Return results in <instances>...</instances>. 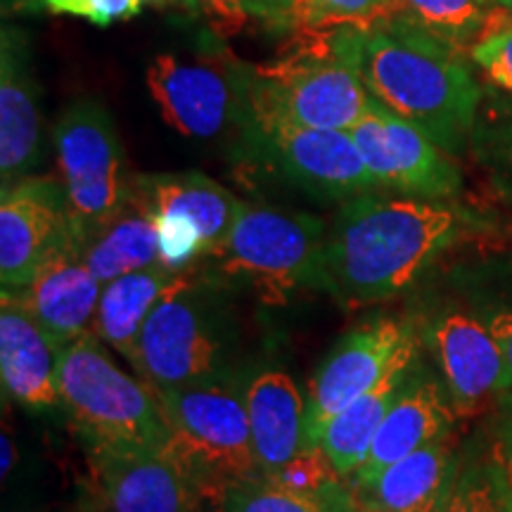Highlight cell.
Returning a JSON list of instances; mask_svg holds the SVG:
<instances>
[{"label":"cell","mask_w":512,"mask_h":512,"mask_svg":"<svg viewBox=\"0 0 512 512\" xmlns=\"http://www.w3.org/2000/svg\"><path fill=\"white\" fill-rule=\"evenodd\" d=\"M456 418L444 380H437L418 363L401 396L384 415L380 430L370 444L366 463L349 479L351 486L356 489L368 486L389 465L448 437Z\"/></svg>","instance_id":"cell-18"},{"label":"cell","mask_w":512,"mask_h":512,"mask_svg":"<svg viewBox=\"0 0 512 512\" xmlns=\"http://www.w3.org/2000/svg\"><path fill=\"white\" fill-rule=\"evenodd\" d=\"M228 283L202 264L166 287L138 339L136 373L155 389L242 380L245 337Z\"/></svg>","instance_id":"cell-3"},{"label":"cell","mask_w":512,"mask_h":512,"mask_svg":"<svg viewBox=\"0 0 512 512\" xmlns=\"http://www.w3.org/2000/svg\"><path fill=\"white\" fill-rule=\"evenodd\" d=\"M79 247L86 266L102 285L159 264L155 221L133 200L119 216L79 240Z\"/></svg>","instance_id":"cell-25"},{"label":"cell","mask_w":512,"mask_h":512,"mask_svg":"<svg viewBox=\"0 0 512 512\" xmlns=\"http://www.w3.org/2000/svg\"><path fill=\"white\" fill-rule=\"evenodd\" d=\"M176 275L178 273H171L169 268L157 264L121 275L102 287L93 332L105 347L124 356L133 370L138 366V339L143 325Z\"/></svg>","instance_id":"cell-24"},{"label":"cell","mask_w":512,"mask_h":512,"mask_svg":"<svg viewBox=\"0 0 512 512\" xmlns=\"http://www.w3.org/2000/svg\"><path fill=\"white\" fill-rule=\"evenodd\" d=\"M482 226L472 211L451 200L358 195L344 202L328 228V294L347 309L399 297Z\"/></svg>","instance_id":"cell-1"},{"label":"cell","mask_w":512,"mask_h":512,"mask_svg":"<svg viewBox=\"0 0 512 512\" xmlns=\"http://www.w3.org/2000/svg\"><path fill=\"white\" fill-rule=\"evenodd\" d=\"M420 342L422 337L408 344L401 351L389 373L375 384L370 392L356 399L351 406L344 408L335 420L330 422L328 430L323 432L320 446L328 453L332 465L344 479H351L366 463V456L373 444L377 430H380L384 415L399 399L403 387L411 380L415 366L420 363Z\"/></svg>","instance_id":"cell-23"},{"label":"cell","mask_w":512,"mask_h":512,"mask_svg":"<svg viewBox=\"0 0 512 512\" xmlns=\"http://www.w3.org/2000/svg\"><path fill=\"white\" fill-rule=\"evenodd\" d=\"M74 235L64 185L29 176L0 195V283L5 294L27 290L43 261Z\"/></svg>","instance_id":"cell-15"},{"label":"cell","mask_w":512,"mask_h":512,"mask_svg":"<svg viewBox=\"0 0 512 512\" xmlns=\"http://www.w3.org/2000/svg\"><path fill=\"white\" fill-rule=\"evenodd\" d=\"M484 460L512 508V392L494 408V425Z\"/></svg>","instance_id":"cell-34"},{"label":"cell","mask_w":512,"mask_h":512,"mask_svg":"<svg viewBox=\"0 0 512 512\" xmlns=\"http://www.w3.org/2000/svg\"><path fill=\"white\" fill-rule=\"evenodd\" d=\"M486 3H489V5H498V8L508 10L510 15H512V0H486Z\"/></svg>","instance_id":"cell-39"},{"label":"cell","mask_w":512,"mask_h":512,"mask_svg":"<svg viewBox=\"0 0 512 512\" xmlns=\"http://www.w3.org/2000/svg\"><path fill=\"white\" fill-rule=\"evenodd\" d=\"M41 3L50 15L79 17L95 27L128 22L143 10V0H41Z\"/></svg>","instance_id":"cell-35"},{"label":"cell","mask_w":512,"mask_h":512,"mask_svg":"<svg viewBox=\"0 0 512 512\" xmlns=\"http://www.w3.org/2000/svg\"><path fill=\"white\" fill-rule=\"evenodd\" d=\"M102 285L83 261L79 240L72 235L43 261L27 290L17 292L38 323L62 347L93 330Z\"/></svg>","instance_id":"cell-20"},{"label":"cell","mask_w":512,"mask_h":512,"mask_svg":"<svg viewBox=\"0 0 512 512\" xmlns=\"http://www.w3.org/2000/svg\"><path fill=\"white\" fill-rule=\"evenodd\" d=\"M62 344L43 328L17 294L0 304V377L3 392L19 406L46 411L60 399Z\"/></svg>","instance_id":"cell-19"},{"label":"cell","mask_w":512,"mask_h":512,"mask_svg":"<svg viewBox=\"0 0 512 512\" xmlns=\"http://www.w3.org/2000/svg\"><path fill=\"white\" fill-rule=\"evenodd\" d=\"M430 347L458 418H475L496 408L512 392L505 354L479 311L441 309L425 325Z\"/></svg>","instance_id":"cell-14"},{"label":"cell","mask_w":512,"mask_h":512,"mask_svg":"<svg viewBox=\"0 0 512 512\" xmlns=\"http://www.w3.org/2000/svg\"><path fill=\"white\" fill-rule=\"evenodd\" d=\"M15 446H12V439L8 434H3V477H8V472L15 465Z\"/></svg>","instance_id":"cell-38"},{"label":"cell","mask_w":512,"mask_h":512,"mask_svg":"<svg viewBox=\"0 0 512 512\" xmlns=\"http://www.w3.org/2000/svg\"><path fill=\"white\" fill-rule=\"evenodd\" d=\"M268 479H273V482L283 484L292 491H299V494L318 498H332L351 486L349 479L339 475L337 467L332 465L330 456L323 451L320 444L302 448L278 472L268 475Z\"/></svg>","instance_id":"cell-29"},{"label":"cell","mask_w":512,"mask_h":512,"mask_svg":"<svg viewBox=\"0 0 512 512\" xmlns=\"http://www.w3.org/2000/svg\"><path fill=\"white\" fill-rule=\"evenodd\" d=\"M223 512H358L354 489L332 498L306 496L268 477L228 484L221 491Z\"/></svg>","instance_id":"cell-26"},{"label":"cell","mask_w":512,"mask_h":512,"mask_svg":"<svg viewBox=\"0 0 512 512\" xmlns=\"http://www.w3.org/2000/svg\"><path fill=\"white\" fill-rule=\"evenodd\" d=\"M219 34H233L249 22L273 29L297 27V0H202Z\"/></svg>","instance_id":"cell-30"},{"label":"cell","mask_w":512,"mask_h":512,"mask_svg":"<svg viewBox=\"0 0 512 512\" xmlns=\"http://www.w3.org/2000/svg\"><path fill=\"white\" fill-rule=\"evenodd\" d=\"M309 41L264 67H249L247 121L278 119L323 131H351L370 95L332 41V29H304ZM245 121V124H247Z\"/></svg>","instance_id":"cell-6"},{"label":"cell","mask_w":512,"mask_h":512,"mask_svg":"<svg viewBox=\"0 0 512 512\" xmlns=\"http://www.w3.org/2000/svg\"><path fill=\"white\" fill-rule=\"evenodd\" d=\"M332 41L366 91L439 150L460 155L472 145L484 88L463 50L401 15L368 27H335Z\"/></svg>","instance_id":"cell-2"},{"label":"cell","mask_w":512,"mask_h":512,"mask_svg":"<svg viewBox=\"0 0 512 512\" xmlns=\"http://www.w3.org/2000/svg\"><path fill=\"white\" fill-rule=\"evenodd\" d=\"M171 432L169 453L202 489L259 479L242 380L155 389Z\"/></svg>","instance_id":"cell-7"},{"label":"cell","mask_w":512,"mask_h":512,"mask_svg":"<svg viewBox=\"0 0 512 512\" xmlns=\"http://www.w3.org/2000/svg\"><path fill=\"white\" fill-rule=\"evenodd\" d=\"M482 313L491 332H494L498 344H501L505 361H508L510 373H512V304L510 302H494L489 306H479L477 309Z\"/></svg>","instance_id":"cell-36"},{"label":"cell","mask_w":512,"mask_h":512,"mask_svg":"<svg viewBox=\"0 0 512 512\" xmlns=\"http://www.w3.org/2000/svg\"><path fill=\"white\" fill-rule=\"evenodd\" d=\"M396 8V15L458 50L472 48L489 24L486 0H396Z\"/></svg>","instance_id":"cell-27"},{"label":"cell","mask_w":512,"mask_h":512,"mask_svg":"<svg viewBox=\"0 0 512 512\" xmlns=\"http://www.w3.org/2000/svg\"><path fill=\"white\" fill-rule=\"evenodd\" d=\"M460 463L453 434L389 465L368 486H351L358 512H439L444 508Z\"/></svg>","instance_id":"cell-21"},{"label":"cell","mask_w":512,"mask_h":512,"mask_svg":"<svg viewBox=\"0 0 512 512\" xmlns=\"http://www.w3.org/2000/svg\"><path fill=\"white\" fill-rule=\"evenodd\" d=\"M147 88L166 124L185 138L221 136L230 124L245 126L249 69L230 57L162 53L147 64Z\"/></svg>","instance_id":"cell-11"},{"label":"cell","mask_w":512,"mask_h":512,"mask_svg":"<svg viewBox=\"0 0 512 512\" xmlns=\"http://www.w3.org/2000/svg\"><path fill=\"white\" fill-rule=\"evenodd\" d=\"M325 223L302 211L247 204L221 247L202 266L230 287H247L268 306L299 292H328Z\"/></svg>","instance_id":"cell-4"},{"label":"cell","mask_w":512,"mask_h":512,"mask_svg":"<svg viewBox=\"0 0 512 512\" xmlns=\"http://www.w3.org/2000/svg\"><path fill=\"white\" fill-rule=\"evenodd\" d=\"M420 337L411 318L375 316L351 328L323 358L306 396V446H318L323 432L344 408L370 392L408 344Z\"/></svg>","instance_id":"cell-12"},{"label":"cell","mask_w":512,"mask_h":512,"mask_svg":"<svg viewBox=\"0 0 512 512\" xmlns=\"http://www.w3.org/2000/svg\"><path fill=\"white\" fill-rule=\"evenodd\" d=\"M489 112L486 119L479 117L472 145L477 147L498 185L512 200V100L498 102Z\"/></svg>","instance_id":"cell-32"},{"label":"cell","mask_w":512,"mask_h":512,"mask_svg":"<svg viewBox=\"0 0 512 512\" xmlns=\"http://www.w3.org/2000/svg\"><path fill=\"white\" fill-rule=\"evenodd\" d=\"M245 406L256 460L268 477L306 446V399L285 370L261 368L245 377Z\"/></svg>","instance_id":"cell-22"},{"label":"cell","mask_w":512,"mask_h":512,"mask_svg":"<svg viewBox=\"0 0 512 512\" xmlns=\"http://www.w3.org/2000/svg\"><path fill=\"white\" fill-rule=\"evenodd\" d=\"M155 8H178V10H202V0H143Z\"/></svg>","instance_id":"cell-37"},{"label":"cell","mask_w":512,"mask_h":512,"mask_svg":"<svg viewBox=\"0 0 512 512\" xmlns=\"http://www.w3.org/2000/svg\"><path fill=\"white\" fill-rule=\"evenodd\" d=\"M41 86L29 34L3 27L0 38V176L3 185L29 178L41 164Z\"/></svg>","instance_id":"cell-16"},{"label":"cell","mask_w":512,"mask_h":512,"mask_svg":"<svg viewBox=\"0 0 512 512\" xmlns=\"http://www.w3.org/2000/svg\"><path fill=\"white\" fill-rule=\"evenodd\" d=\"M249 150L271 169L316 200L349 202L377 192L375 178L347 131H323L278 119H254L242 126Z\"/></svg>","instance_id":"cell-10"},{"label":"cell","mask_w":512,"mask_h":512,"mask_svg":"<svg viewBox=\"0 0 512 512\" xmlns=\"http://www.w3.org/2000/svg\"><path fill=\"white\" fill-rule=\"evenodd\" d=\"M349 136L375 178L377 190L420 200H453L463 188V176L451 155L373 95L366 117L351 128Z\"/></svg>","instance_id":"cell-13"},{"label":"cell","mask_w":512,"mask_h":512,"mask_svg":"<svg viewBox=\"0 0 512 512\" xmlns=\"http://www.w3.org/2000/svg\"><path fill=\"white\" fill-rule=\"evenodd\" d=\"M470 57L486 74V79L512 95V22L489 19L482 36L472 43Z\"/></svg>","instance_id":"cell-33"},{"label":"cell","mask_w":512,"mask_h":512,"mask_svg":"<svg viewBox=\"0 0 512 512\" xmlns=\"http://www.w3.org/2000/svg\"><path fill=\"white\" fill-rule=\"evenodd\" d=\"M110 512H195L200 486L162 451L91 448Z\"/></svg>","instance_id":"cell-17"},{"label":"cell","mask_w":512,"mask_h":512,"mask_svg":"<svg viewBox=\"0 0 512 512\" xmlns=\"http://www.w3.org/2000/svg\"><path fill=\"white\" fill-rule=\"evenodd\" d=\"M131 200L155 221L159 264L171 273L200 266L226 242L247 207L228 188L197 171L136 174Z\"/></svg>","instance_id":"cell-9"},{"label":"cell","mask_w":512,"mask_h":512,"mask_svg":"<svg viewBox=\"0 0 512 512\" xmlns=\"http://www.w3.org/2000/svg\"><path fill=\"white\" fill-rule=\"evenodd\" d=\"M439 512H512L486 460H463L444 508Z\"/></svg>","instance_id":"cell-31"},{"label":"cell","mask_w":512,"mask_h":512,"mask_svg":"<svg viewBox=\"0 0 512 512\" xmlns=\"http://www.w3.org/2000/svg\"><path fill=\"white\" fill-rule=\"evenodd\" d=\"M60 399L91 448L169 453L155 387L124 373L93 330L62 349Z\"/></svg>","instance_id":"cell-5"},{"label":"cell","mask_w":512,"mask_h":512,"mask_svg":"<svg viewBox=\"0 0 512 512\" xmlns=\"http://www.w3.org/2000/svg\"><path fill=\"white\" fill-rule=\"evenodd\" d=\"M53 145L67 192L76 240L119 216L131 204L133 176L112 114L98 100H76L53 128Z\"/></svg>","instance_id":"cell-8"},{"label":"cell","mask_w":512,"mask_h":512,"mask_svg":"<svg viewBox=\"0 0 512 512\" xmlns=\"http://www.w3.org/2000/svg\"><path fill=\"white\" fill-rule=\"evenodd\" d=\"M396 10V0H297V24L299 29L368 27Z\"/></svg>","instance_id":"cell-28"}]
</instances>
